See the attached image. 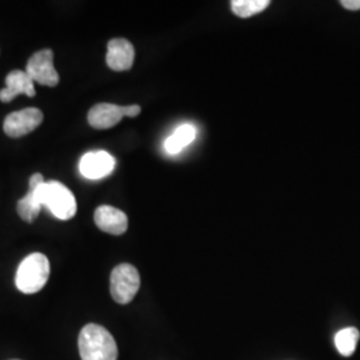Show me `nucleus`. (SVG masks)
<instances>
[{"instance_id": "f257e3e1", "label": "nucleus", "mask_w": 360, "mask_h": 360, "mask_svg": "<svg viewBox=\"0 0 360 360\" xmlns=\"http://www.w3.org/2000/svg\"><path fill=\"white\" fill-rule=\"evenodd\" d=\"M30 190L41 207H47L52 215L59 220H70L77 215V199L63 183L58 180L44 181L41 174L30 178Z\"/></svg>"}, {"instance_id": "f03ea898", "label": "nucleus", "mask_w": 360, "mask_h": 360, "mask_svg": "<svg viewBox=\"0 0 360 360\" xmlns=\"http://www.w3.org/2000/svg\"><path fill=\"white\" fill-rule=\"evenodd\" d=\"M79 354L82 360H117L114 336L99 324H87L79 334Z\"/></svg>"}, {"instance_id": "7ed1b4c3", "label": "nucleus", "mask_w": 360, "mask_h": 360, "mask_svg": "<svg viewBox=\"0 0 360 360\" xmlns=\"http://www.w3.org/2000/svg\"><path fill=\"white\" fill-rule=\"evenodd\" d=\"M50 278V262L46 255L34 252L19 264L15 283L16 288L23 294H37L44 288Z\"/></svg>"}, {"instance_id": "20e7f679", "label": "nucleus", "mask_w": 360, "mask_h": 360, "mask_svg": "<svg viewBox=\"0 0 360 360\" xmlns=\"http://www.w3.org/2000/svg\"><path fill=\"white\" fill-rule=\"evenodd\" d=\"M141 288V275L138 270L129 263L116 266L111 272L110 290L116 303L129 304Z\"/></svg>"}, {"instance_id": "39448f33", "label": "nucleus", "mask_w": 360, "mask_h": 360, "mask_svg": "<svg viewBox=\"0 0 360 360\" xmlns=\"http://www.w3.org/2000/svg\"><path fill=\"white\" fill-rule=\"evenodd\" d=\"M26 72L41 86L55 87L59 84V74L53 67L52 50L35 52L27 62Z\"/></svg>"}, {"instance_id": "423d86ee", "label": "nucleus", "mask_w": 360, "mask_h": 360, "mask_svg": "<svg viewBox=\"0 0 360 360\" xmlns=\"http://www.w3.org/2000/svg\"><path fill=\"white\" fill-rule=\"evenodd\" d=\"M43 112L39 108H25L6 116L3 129L10 138H20L35 131L43 122Z\"/></svg>"}, {"instance_id": "0eeeda50", "label": "nucleus", "mask_w": 360, "mask_h": 360, "mask_svg": "<svg viewBox=\"0 0 360 360\" xmlns=\"http://www.w3.org/2000/svg\"><path fill=\"white\" fill-rule=\"evenodd\" d=\"M115 159L105 151H92L83 155L79 163L80 174L87 179H102L115 168Z\"/></svg>"}, {"instance_id": "6e6552de", "label": "nucleus", "mask_w": 360, "mask_h": 360, "mask_svg": "<svg viewBox=\"0 0 360 360\" xmlns=\"http://www.w3.org/2000/svg\"><path fill=\"white\" fill-rule=\"evenodd\" d=\"M135 50L127 39L116 38L107 46V65L112 71H129L134 65Z\"/></svg>"}, {"instance_id": "1a4fd4ad", "label": "nucleus", "mask_w": 360, "mask_h": 360, "mask_svg": "<svg viewBox=\"0 0 360 360\" xmlns=\"http://www.w3.org/2000/svg\"><path fill=\"white\" fill-rule=\"evenodd\" d=\"M19 95H27L34 98L37 95L34 80L26 72V70H13L6 77V87L0 91V101L10 103Z\"/></svg>"}, {"instance_id": "9d476101", "label": "nucleus", "mask_w": 360, "mask_h": 360, "mask_svg": "<svg viewBox=\"0 0 360 360\" xmlns=\"http://www.w3.org/2000/svg\"><path fill=\"white\" fill-rule=\"evenodd\" d=\"M94 220L99 230L111 235H123L129 229L127 215L115 207H98L94 214Z\"/></svg>"}, {"instance_id": "9b49d317", "label": "nucleus", "mask_w": 360, "mask_h": 360, "mask_svg": "<svg viewBox=\"0 0 360 360\" xmlns=\"http://www.w3.org/2000/svg\"><path fill=\"white\" fill-rule=\"evenodd\" d=\"M124 117V105L112 103L95 104L89 111V123L96 129H108L115 127Z\"/></svg>"}, {"instance_id": "f8f14e48", "label": "nucleus", "mask_w": 360, "mask_h": 360, "mask_svg": "<svg viewBox=\"0 0 360 360\" xmlns=\"http://www.w3.org/2000/svg\"><path fill=\"white\" fill-rule=\"evenodd\" d=\"M195 136L196 129L193 124H183L168 138L165 143V148L169 155L179 154L183 148L195 141Z\"/></svg>"}, {"instance_id": "ddd939ff", "label": "nucleus", "mask_w": 360, "mask_h": 360, "mask_svg": "<svg viewBox=\"0 0 360 360\" xmlns=\"http://www.w3.org/2000/svg\"><path fill=\"white\" fill-rule=\"evenodd\" d=\"M360 333L355 327H346L335 335V347L343 356H351L354 355L358 342H359Z\"/></svg>"}, {"instance_id": "4468645a", "label": "nucleus", "mask_w": 360, "mask_h": 360, "mask_svg": "<svg viewBox=\"0 0 360 360\" xmlns=\"http://www.w3.org/2000/svg\"><path fill=\"white\" fill-rule=\"evenodd\" d=\"M270 4V0H233L231 1V10L236 16L247 19L263 13Z\"/></svg>"}, {"instance_id": "2eb2a0df", "label": "nucleus", "mask_w": 360, "mask_h": 360, "mask_svg": "<svg viewBox=\"0 0 360 360\" xmlns=\"http://www.w3.org/2000/svg\"><path fill=\"white\" fill-rule=\"evenodd\" d=\"M16 211H18L19 217L27 223H32V221H35V219L38 218V215L41 211V206L35 200L32 190H28V193L18 202Z\"/></svg>"}, {"instance_id": "dca6fc26", "label": "nucleus", "mask_w": 360, "mask_h": 360, "mask_svg": "<svg viewBox=\"0 0 360 360\" xmlns=\"http://www.w3.org/2000/svg\"><path fill=\"white\" fill-rule=\"evenodd\" d=\"M141 112H142V108L138 104L124 105V116H127V117H136V116L141 115Z\"/></svg>"}, {"instance_id": "f3484780", "label": "nucleus", "mask_w": 360, "mask_h": 360, "mask_svg": "<svg viewBox=\"0 0 360 360\" xmlns=\"http://www.w3.org/2000/svg\"><path fill=\"white\" fill-rule=\"evenodd\" d=\"M340 4L349 11H359L360 0H342Z\"/></svg>"}, {"instance_id": "a211bd4d", "label": "nucleus", "mask_w": 360, "mask_h": 360, "mask_svg": "<svg viewBox=\"0 0 360 360\" xmlns=\"http://www.w3.org/2000/svg\"><path fill=\"white\" fill-rule=\"evenodd\" d=\"M15 360H16V359H15Z\"/></svg>"}]
</instances>
